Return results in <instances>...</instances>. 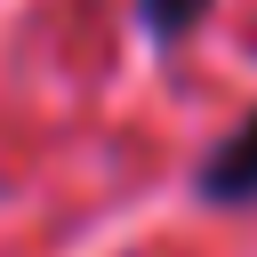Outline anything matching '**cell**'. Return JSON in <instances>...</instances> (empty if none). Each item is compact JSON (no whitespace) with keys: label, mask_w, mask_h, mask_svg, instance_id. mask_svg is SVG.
<instances>
[{"label":"cell","mask_w":257,"mask_h":257,"mask_svg":"<svg viewBox=\"0 0 257 257\" xmlns=\"http://www.w3.org/2000/svg\"><path fill=\"white\" fill-rule=\"evenodd\" d=\"M201 193L209 201H257V112L201 161Z\"/></svg>","instance_id":"1"},{"label":"cell","mask_w":257,"mask_h":257,"mask_svg":"<svg viewBox=\"0 0 257 257\" xmlns=\"http://www.w3.org/2000/svg\"><path fill=\"white\" fill-rule=\"evenodd\" d=\"M201 8L209 0H145V24H153V40H177V32L201 24Z\"/></svg>","instance_id":"2"}]
</instances>
